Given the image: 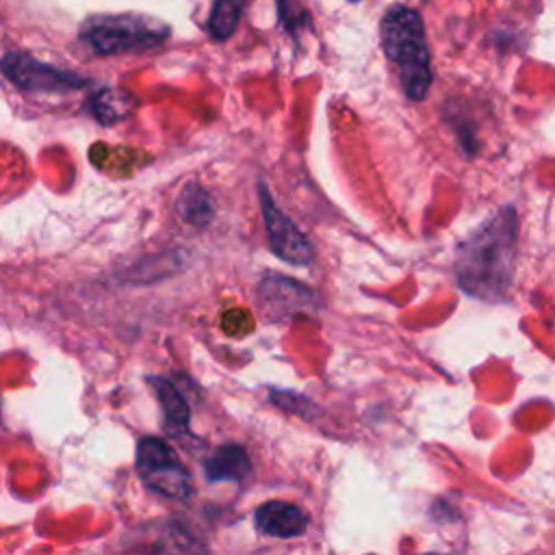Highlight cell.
Segmentation results:
<instances>
[{
  "mask_svg": "<svg viewBox=\"0 0 555 555\" xmlns=\"http://www.w3.org/2000/svg\"><path fill=\"white\" fill-rule=\"evenodd\" d=\"M518 241V217L514 206L501 208L481 223L455 256V278L464 293L496 301L512 286Z\"/></svg>",
  "mask_w": 555,
  "mask_h": 555,
  "instance_id": "1",
  "label": "cell"
},
{
  "mask_svg": "<svg viewBox=\"0 0 555 555\" xmlns=\"http://www.w3.org/2000/svg\"><path fill=\"white\" fill-rule=\"evenodd\" d=\"M379 37L386 56L397 67L405 95L423 100L429 93L434 74L421 13L405 4H392L379 22Z\"/></svg>",
  "mask_w": 555,
  "mask_h": 555,
  "instance_id": "2",
  "label": "cell"
},
{
  "mask_svg": "<svg viewBox=\"0 0 555 555\" xmlns=\"http://www.w3.org/2000/svg\"><path fill=\"white\" fill-rule=\"evenodd\" d=\"M80 39L91 52L100 56L145 52L160 46L169 37V28L163 22L145 15L119 13V15H91L80 26Z\"/></svg>",
  "mask_w": 555,
  "mask_h": 555,
  "instance_id": "3",
  "label": "cell"
},
{
  "mask_svg": "<svg viewBox=\"0 0 555 555\" xmlns=\"http://www.w3.org/2000/svg\"><path fill=\"white\" fill-rule=\"evenodd\" d=\"M137 470L143 483L167 496L184 501L193 492L191 475L176 451L160 438H141L137 447Z\"/></svg>",
  "mask_w": 555,
  "mask_h": 555,
  "instance_id": "4",
  "label": "cell"
},
{
  "mask_svg": "<svg viewBox=\"0 0 555 555\" xmlns=\"http://www.w3.org/2000/svg\"><path fill=\"white\" fill-rule=\"evenodd\" d=\"M2 74L28 93H63L89 85L85 76L43 63L24 52H7L2 56Z\"/></svg>",
  "mask_w": 555,
  "mask_h": 555,
  "instance_id": "5",
  "label": "cell"
},
{
  "mask_svg": "<svg viewBox=\"0 0 555 555\" xmlns=\"http://www.w3.org/2000/svg\"><path fill=\"white\" fill-rule=\"evenodd\" d=\"M258 193H260V210H262L271 251L288 264H308L314 256L312 243L295 225V221L273 202L264 182L258 184Z\"/></svg>",
  "mask_w": 555,
  "mask_h": 555,
  "instance_id": "6",
  "label": "cell"
},
{
  "mask_svg": "<svg viewBox=\"0 0 555 555\" xmlns=\"http://www.w3.org/2000/svg\"><path fill=\"white\" fill-rule=\"evenodd\" d=\"M256 525L273 538H297L308 529V516L295 503L267 501L256 509Z\"/></svg>",
  "mask_w": 555,
  "mask_h": 555,
  "instance_id": "7",
  "label": "cell"
},
{
  "mask_svg": "<svg viewBox=\"0 0 555 555\" xmlns=\"http://www.w3.org/2000/svg\"><path fill=\"white\" fill-rule=\"evenodd\" d=\"M258 295L273 314L297 312L312 304V293L304 284L284 275H267L260 282Z\"/></svg>",
  "mask_w": 555,
  "mask_h": 555,
  "instance_id": "8",
  "label": "cell"
},
{
  "mask_svg": "<svg viewBox=\"0 0 555 555\" xmlns=\"http://www.w3.org/2000/svg\"><path fill=\"white\" fill-rule=\"evenodd\" d=\"M206 477L212 481H241L247 477L251 462L243 447L225 444L217 447L204 462Z\"/></svg>",
  "mask_w": 555,
  "mask_h": 555,
  "instance_id": "9",
  "label": "cell"
},
{
  "mask_svg": "<svg viewBox=\"0 0 555 555\" xmlns=\"http://www.w3.org/2000/svg\"><path fill=\"white\" fill-rule=\"evenodd\" d=\"M134 106H137V100L128 91H121L115 87H106L89 100V108L93 117L104 126H113L126 119L134 111Z\"/></svg>",
  "mask_w": 555,
  "mask_h": 555,
  "instance_id": "10",
  "label": "cell"
},
{
  "mask_svg": "<svg viewBox=\"0 0 555 555\" xmlns=\"http://www.w3.org/2000/svg\"><path fill=\"white\" fill-rule=\"evenodd\" d=\"M176 210L186 223L197 225V228L208 225L215 217L212 199H210L208 191L202 189L197 182L184 184V189L180 191V195L176 199Z\"/></svg>",
  "mask_w": 555,
  "mask_h": 555,
  "instance_id": "11",
  "label": "cell"
},
{
  "mask_svg": "<svg viewBox=\"0 0 555 555\" xmlns=\"http://www.w3.org/2000/svg\"><path fill=\"white\" fill-rule=\"evenodd\" d=\"M152 386H154V390L160 399L167 425L171 429H186V425H189V405L182 399V395L178 392V388L171 382L163 379V377H154Z\"/></svg>",
  "mask_w": 555,
  "mask_h": 555,
  "instance_id": "12",
  "label": "cell"
},
{
  "mask_svg": "<svg viewBox=\"0 0 555 555\" xmlns=\"http://www.w3.org/2000/svg\"><path fill=\"white\" fill-rule=\"evenodd\" d=\"M245 0H215L208 17V33L215 41H225L234 35Z\"/></svg>",
  "mask_w": 555,
  "mask_h": 555,
  "instance_id": "13",
  "label": "cell"
},
{
  "mask_svg": "<svg viewBox=\"0 0 555 555\" xmlns=\"http://www.w3.org/2000/svg\"><path fill=\"white\" fill-rule=\"evenodd\" d=\"M275 4L280 22L291 35H299L304 28L310 26V13L299 0H275Z\"/></svg>",
  "mask_w": 555,
  "mask_h": 555,
  "instance_id": "14",
  "label": "cell"
},
{
  "mask_svg": "<svg viewBox=\"0 0 555 555\" xmlns=\"http://www.w3.org/2000/svg\"><path fill=\"white\" fill-rule=\"evenodd\" d=\"M353 2H356V0H353Z\"/></svg>",
  "mask_w": 555,
  "mask_h": 555,
  "instance_id": "15",
  "label": "cell"
}]
</instances>
